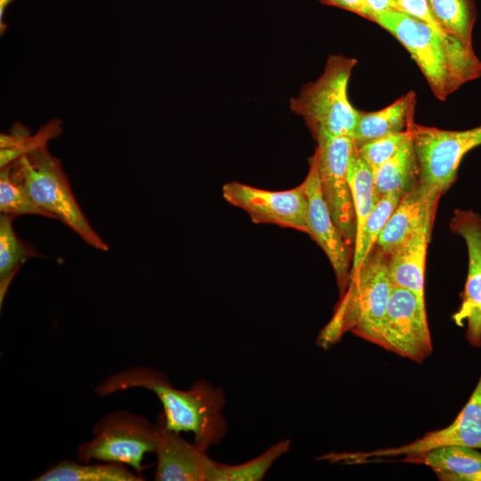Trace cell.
<instances>
[{"instance_id":"ac0fdd59","label":"cell","mask_w":481,"mask_h":481,"mask_svg":"<svg viewBox=\"0 0 481 481\" xmlns=\"http://www.w3.org/2000/svg\"><path fill=\"white\" fill-rule=\"evenodd\" d=\"M373 175L375 192L379 198L390 193L403 197L417 184L419 173L412 132L397 151Z\"/></svg>"},{"instance_id":"d6986e66","label":"cell","mask_w":481,"mask_h":481,"mask_svg":"<svg viewBox=\"0 0 481 481\" xmlns=\"http://www.w3.org/2000/svg\"><path fill=\"white\" fill-rule=\"evenodd\" d=\"M402 461L425 464L443 481H457L481 470V452L463 445L439 446Z\"/></svg>"},{"instance_id":"e0dca14e","label":"cell","mask_w":481,"mask_h":481,"mask_svg":"<svg viewBox=\"0 0 481 481\" xmlns=\"http://www.w3.org/2000/svg\"><path fill=\"white\" fill-rule=\"evenodd\" d=\"M415 104L416 94L410 91L382 110L359 111L358 122L352 135L355 146L411 129L414 125Z\"/></svg>"},{"instance_id":"484cf974","label":"cell","mask_w":481,"mask_h":481,"mask_svg":"<svg viewBox=\"0 0 481 481\" xmlns=\"http://www.w3.org/2000/svg\"><path fill=\"white\" fill-rule=\"evenodd\" d=\"M0 211L12 216L30 214L54 219L32 200L7 167H2L0 173Z\"/></svg>"},{"instance_id":"5bb4252c","label":"cell","mask_w":481,"mask_h":481,"mask_svg":"<svg viewBox=\"0 0 481 481\" xmlns=\"http://www.w3.org/2000/svg\"><path fill=\"white\" fill-rule=\"evenodd\" d=\"M441 194L439 190L418 181L401 198L379 236L377 247L389 256L435 216Z\"/></svg>"},{"instance_id":"7a4b0ae2","label":"cell","mask_w":481,"mask_h":481,"mask_svg":"<svg viewBox=\"0 0 481 481\" xmlns=\"http://www.w3.org/2000/svg\"><path fill=\"white\" fill-rule=\"evenodd\" d=\"M375 22L391 33L416 61L433 94L444 100L466 82L481 75L473 47L443 37L429 25L397 10L376 16Z\"/></svg>"},{"instance_id":"3957f363","label":"cell","mask_w":481,"mask_h":481,"mask_svg":"<svg viewBox=\"0 0 481 481\" xmlns=\"http://www.w3.org/2000/svg\"><path fill=\"white\" fill-rule=\"evenodd\" d=\"M387 261L388 256L373 248L359 271L350 277L331 319L319 333V346L328 349L347 331L379 345L393 289Z\"/></svg>"},{"instance_id":"277c9868","label":"cell","mask_w":481,"mask_h":481,"mask_svg":"<svg viewBox=\"0 0 481 481\" xmlns=\"http://www.w3.org/2000/svg\"><path fill=\"white\" fill-rule=\"evenodd\" d=\"M5 167L42 209L71 228L88 245L102 251L109 249L88 223L60 160L49 152L46 145L20 156Z\"/></svg>"},{"instance_id":"9c48e42d","label":"cell","mask_w":481,"mask_h":481,"mask_svg":"<svg viewBox=\"0 0 481 481\" xmlns=\"http://www.w3.org/2000/svg\"><path fill=\"white\" fill-rule=\"evenodd\" d=\"M378 346L417 363L430 355L425 298L393 286Z\"/></svg>"},{"instance_id":"ffe728a7","label":"cell","mask_w":481,"mask_h":481,"mask_svg":"<svg viewBox=\"0 0 481 481\" xmlns=\"http://www.w3.org/2000/svg\"><path fill=\"white\" fill-rule=\"evenodd\" d=\"M35 481H142L143 477L128 466L102 462L91 464L63 460L46 469Z\"/></svg>"},{"instance_id":"603a6c76","label":"cell","mask_w":481,"mask_h":481,"mask_svg":"<svg viewBox=\"0 0 481 481\" xmlns=\"http://www.w3.org/2000/svg\"><path fill=\"white\" fill-rule=\"evenodd\" d=\"M61 133L60 120L53 119L33 135H30L26 127L20 125L14 126L9 134H2L0 139L1 167L40 146L46 145L49 140L58 136Z\"/></svg>"},{"instance_id":"4316f807","label":"cell","mask_w":481,"mask_h":481,"mask_svg":"<svg viewBox=\"0 0 481 481\" xmlns=\"http://www.w3.org/2000/svg\"><path fill=\"white\" fill-rule=\"evenodd\" d=\"M411 135L412 128L371 140L355 147L359 156L368 164L374 174Z\"/></svg>"},{"instance_id":"d4e9b609","label":"cell","mask_w":481,"mask_h":481,"mask_svg":"<svg viewBox=\"0 0 481 481\" xmlns=\"http://www.w3.org/2000/svg\"><path fill=\"white\" fill-rule=\"evenodd\" d=\"M289 440H282L264 453L247 462L237 465L216 463L211 481H258L262 480L273 462L286 453Z\"/></svg>"},{"instance_id":"f1b7e54d","label":"cell","mask_w":481,"mask_h":481,"mask_svg":"<svg viewBox=\"0 0 481 481\" xmlns=\"http://www.w3.org/2000/svg\"><path fill=\"white\" fill-rule=\"evenodd\" d=\"M326 5L335 6L356 13L375 22L376 14L366 0H320Z\"/></svg>"},{"instance_id":"52a82bcc","label":"cell","mask_w":481,"mask_h":481,"mask_svg":"<svg viewBox=\"0 0 481 481\" xmlns=\"http://www.w3.org/2000/svg\"><path fill=\"white\" fill-rule=\"evenodd\" d=\"M419 181L444 192L456 180L463 157L481 144V125L451 131L414 125L412 127Z\"/></svg>"},{"instance_id":"30bf717a","label":"cell","mask_w":481,"mask_h":481,"mask_svg":"<svg viewBox=\"0 0 481 481\" xmlns=\"http://www.w3.org/2000/svg\"><path fill=\"white\" fill-rule=\"evenodd\" d=\"M444 445L481 449V375L469 401L449 426L427 433L422 437L398 447L331 454L326 458L347 463H363L372 459L397 456H403L401 461H404Z\"/></svg>"},{"instance_id":"8992f818","label":"cell","mask_w":481,"mask_h":481,"mask_svg":"<svg viewBox=\"0 0 481 481\" xmlns=\"http://www.w3.org/2000/svg\"><path fill=\"white\" fill-rule=\"evenodd\" d=\"M94 437L77 450L80 461L120 463L141 474L146 453L156 452L162 435L160 419L151 424L143 416L126 411H114L93 427Z\"/></svg>"},{"instance_id":"7402d4cb","label":"cell","mask_w":481,"mask_h":481,"mask_svg":"<svg viewBox=\"0 0 481 481\" xmlns=\"http://www.w3.org/2000/svg\"><path fill=\"white\" fill-rule=\"evenodd\" d=\"M435 20L448 36L472 47V30L476 20L473 0H427Z\"/></svg>"},{"instance_id":"5b68a950","label":"cell","mask_w":481,"mask_h":481,"mask_svg":"<svg viewBox=\"0 0 481 481\" xmlns=\"http://www.w3.org/2000/svg\"><path fill=\"white\" fill-rule=\"evenodd\" d=\"M357 60L330 55L322 76L303 86L291 97L290 110L303 118L314 139L320 136H348L356 127L359 110L347 96L348 81Z\"/></svg>"},{"instance_id":"2e32d148","label":"cell","mask_w":481,"mask_h":481,"mask_svg":"<svg viewBox=\"0 0 481 481\" xmlns=\"http://www.w3.org/2000/svg\"><path fill=\"white\" fill-rule=\"evenodd\" d=\"M434 216L388 256L387 268L393 286L424 297L428 244Z\"/></svg>"},{"instance_id":"44dd1931","label":"cell","mask_w":481,"mask_h":481,"mask_svg":"<svg viewBox=\"0 0 481 481\" xmlns=\"http://www.w3.org/2000/svg\"><path fill=\"white\" fill-rule=\"evenodd\" d=\"M13 216L2 214L0 217V306L15 274L31 257L38 256L34 248L15 234Z\"/></svg>"},{"instance_id":"83f0119b","label":"cell","mask_w":481,"mask_h":481,"mask_svg":"<svg viewBox=\"0 0 481 481\" xmlns=\"http://www.w3.org/2000/svg\"><path fill=\"white\" fill-rule=\"evenodd\" d=\"M393 2L397 11L424 21L443 37H450L439 27L430 12L427 0H393Z\"/></svg>"},{"instance_id":"ba28073f","label":"cell","mask_w":481,"mask_h":481,"mask_svg":"<svg viewBox=\"0 0 481 481\" xmlns=\"http://www.w3.org/2000/svg\"><path fill=\"white\" fill-rule=\"evenodd\" d=\"M315 140L322 192L335 224L351 249L356 223L347 171L355 143L348 136H320Z\"/></svg>"},{"instance_id":"f546056e","label":"cell","mask_w":481,"mask_h":481,"mask_svg":"<svg viewBox=\"0 0 481 481\" xmlns=\"http://www.w3.org/2000/svg\"><path fill=\"white\" fill-rule=\"evenodd\" d=\"M376 16L387 10H396L393 0H366ZM376 20V19H375Z\"/></svg>"},{"instance_id":"7c38bea8","label":"cell","mask_w":481,"mask_h":481,"mask_svg":"<svg viewBox=\"0 0 481 481\" xmlns=\"http://www.w3.org/2000/svg\"><path fill=\"white\" fill-rule=\"evenodd\" d=\"M303 184L308 200V234L328 257L336 275L340 295H343L349 283L353 257L351 249L335 224L323 198L315 152L309 159V170Z\"/></svg>"},{"instance_id":"cb8c5ba5","label":"cell","mask_w":481,"mask_h":481,"mask_svg":"<svg viewBox=\"0 0 481 481\" xmlns=\"http://www.w3.org/2000/svg\"><path fill=\"white\" fill-rule=\"evenodd\" d=\"M401 198L395 193L386 194L380 197L375 204L365 223L362 239L354 247L350 277L359 271L373 249L380 232Z\"/></svg>"},{"instance_id":"4dcf8cb0","label":"cell","mask_w":481,"mask_h":481,"mask_svg":"<svg viewBox=\"0 0 481 481\" xmlns=\"http://www.w3.org/2000/svg\"><path fill=\"white\" fill-rule=\"evenodd\" d=\"M457 481H481V470L474 474L461 477Z\"/></svg>"},{"instance_id":"8fae6325","label":"cell","mask_w":481,"mask_h":481,"mask_svg":"<svg viewBox=\"0 0 481 481\" xmlns=\"http://www.w3.org/2000/svg\"><path fill=\"white\" fill-rule=\"evenodd\" d=\"M222 194L255 223L273 224L308 234V200L303 183L289 190L273 192L233 181L223 185Z\"/></svg>"},{"instance_id":"9a60e30c","label":"cell","mask_w":481,"mask_h":481,"mask_svg":"<svg viewBox=\"0 0 481 481\" xmlns=\"http://www.w3.org/2000/svg\"><path fill=\"white\" fill-rule=\"evenodd\" d=\"M206 452L194 443L184 440L179 433L166 429L162 423L161 440L155 452L157 467L154 479L211 481L216 461L211 460Z\"/></svg>"},{"instance_id":"4fadbf2b","label":"cell","mask_w":481,"mask_h":481,"mask_svg":"<svg viewBox=\"0 0 481 481\" xmlns=\"http://www.w3.org/2000/svg\"><path fill=\"white\" fill-rule=\"evenodd\" d=\"M452 231L461 236L467 245L468 275L460 308L452 315L460 327L466 324L470 345H481V216L471 210H455Z\"/></svg>"},{"instance_id":"6da1fadb","label":"cell","mask_w":481,"mask_h":481,"mask_svg":"<svg viewBox=\"0 0 481 481\" xmlns=\"http://www.w3.org/2000/svg\"><path fill=\"white\" fill-rule=\"evenodd\" d=\"M135 387L154 393L163 407L159 418L164 428L179 434L192 433L193 443L200 449L207 451L225 436L224 393L202 379L182 390L174 387L164 372L135 366L112 373L94 387V393L107 396Z\"/></svg>"},{"instance_id":"1f68e13d","label":"cell","mask_w":481,"mask_h":481,"mask_svg":"<svg viewBox=\"0 0 481 481\" xmlns=\"http://www.w3.org/2000/svg\"><path fill=\"white\" fill-rule=\"evenodd\" d=\"M12 0H0V19H1V22H2V17H3V12L4 11V8L6 7V5L11 3Z\"/></svg>"}]
</instances>
